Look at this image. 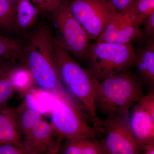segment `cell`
<instances>
[{"label":"cell","instance_id":"7a4b0ae2","mask_svg":"<svg viewBox=\"0 0 154 154\" xmlns=\"http://www.w3.org/2000/svg\"><path fill=\"white\" fill-rule=\"evenodd\" d=\"M56 64L62 84L87 115L97 133H104L103 121L98 116L95 96L99 82L53 38Z\"/></svg>","mask_w":154,"mask_h":154},{"label":"cell","instance_id":"8fae6325","mask_svg":"<svg viewBox=\"0 0 154 154\" xmlns=\"http://www.w3.org/2000/svg\"><path fill=\"white\" fill-rule=\"evenodd\" d=\"M128 124L133 136L143 151L147 146L154 144V120L138 102L130 114Z\"/></svg>","mask_w":154,"mask_h":154},{"label":"cell","instance_id":"d6986e66","mask_svg":"<svg viewBox=\"0 0 154 154\" xmlns=\"http://www.w3.org/2000/svg\"><path fill=\"white\" fill-rule=\"evenodd\" d=\"M17 1L0 0V32H7L14 30V16Z\"/></svg>","mask_w":154,"mask_h":154},{"label":"cell","instance_id":"6da1fadb","mask_svg":"<svg viewBox=\"0 0 154 154\" xmlns=\"http://www.w3.org/2000/svg\"><path fill=\"white\" fill-rule=\"evenodd\" d=\"M20 61L38 87L53 95L71 96L59 76L53 38L48 25L40 23L33 29L25 42Z\"/></svg>","mask_w":154,"mask_h":154},{"label":"cell","instance_id":"9c48e42d","mask_svg":"<svg viewBox=\"0 0 154 154\" xmlns=\"http://www.w3.org/2000/svg\"><path fill=\"white\" fill-rule=\"evenodd\" d=\"M140 27L127 12L119 14L95 42L125 44L141 40L145 37Z\"/></svg>","mask_w":154,"mask_h":154},{"label":"cell","instance_id":"7402d4cb","mask_svg":"<svg viewBox=\"0 0 154 154\" xmlns=\"http://www.w3.org/2000/svg\"><path fill=\"white\" fill-rule=\"evenodd\" d=\"M138 102L154 120V93L152 92L146 95H144L141 97Z\"/></svg>","mask_w":154,"mask_h":154},{"label":"cell","instance_id":"7c38bea8","mask_svg":"<svg viewBox=\"0 0 154 154\" xmlns=\"http://www.w3.org/2000/svg\"><path fill=\"white\" fill-rule=\"evenodd\" d=\"M0 141L24 149L15 108L6 107L0 110Z\"/></svg>","mask_w":154,"mask_h":154},{"label":"cell","instance_id":"f546056e","mask_svg":"<svg viewBox=\"0 0 154 154\" xmlns=\"http://www.w3.org/2000/svg\"><path fill=\"white\" fill-rule=\"evenodd\" d=\"M145 154V152H143V153H138V154Z\"/></svg>","mask_w":154,"mask_h":154},{"label":"cell","instance_id":"484cf974","mask_svg":"<svg viewBox=\"0 0 154 154\" xmlns=\"http://www.w3.org/2000/svg\"><path fill=\"white\" fill-rule=\"evenodd\" d=\"M63 140H59L58 141L47 154H59L61 143Z\"/></svg>","mask_w":154,"mask_h":154},{"label":"cell","instance_id":"277c9868","mask_svg":"<svg viewBox=\"0 0 154 154\" xmlns=\"http://www.w3.org/2000/svg\"><path fill=\"white\" fill-rule=\"evenodd\" d=\"M136 51L131 43L96 42L91 45L84 61L99 82L134 66Z\"/></svg>","mask_w":154,"mask_h":154},{"label":"cell","instance_id":"9a60e30c","mask_svg":"<svg viewBox=\"0 0 154 154\" xmlns=\"http://www.w3.org/2000/svg\"><path fill=\"white\" fill-rule=\"evenodd\" d=\"M59 154H102V152L99 140L96 139H66L61 143Z\"/></svg>","mask_w":154,"mask_h":154},{"label":"cell","instance_id":"83f0119b","mask_svg":"<svg viewBox=\"0 0 154 154\" xmlns=\"http://www.w3.org/2000/svg\"><path fill=\"white\" fill-rule=\"evenodd\" d=\"M7 60L5 59L2 58L0 57V66L3 64V63Z\"/></svg>","mask_w":154,"mask_h":154},{"label":"cell","instance_id":"3957f363","mask_svg":"<svg viewBox=\"0 0 154 154\" xmlns=\"http://www.w3.org/2000/svg\"><path fill=\"white\" fill-rule=\"evenodd\" d=\"M143 95L140 80L125 71L99 82L95 99L97 113L105 119H128L131 106Z\"/></svg>","mask_w":154,"mask_h":154},{"label":"cell","instance_id":"4fadbf2b","mask_svg":"<svg viewBox=\"0 0 154 154\" xmlns=\"http://www.w3.org/2000/svg\"><path fill=\"white\" fill-rule=\"evenodd\" d=\"M39 9L30 0H17L14 19V30L25 32L32 29L38 19Z\"/></svg>","mask_w":154,"mask_h":154},{"label":"cell","instance_id":"ffe728a7","mask_svg":"<svg viewBox=\"0 0 154 154\" xmlns=\"http://www.w3.org/2000/svg\"><path fill=\"white\" fill-rule=\"evenodd\" d=\"M125 12L131 15L141 27L144 20L154 12V0H134Z\"/></svg>","mask_w":154,"mask_h":154},{"label":"cell","instance_id":"4316f807","mask_svg":"<svg viewBox=\"0 0 154 154\" xmlns=\"http://www.w3.org/2000/svg\"><path fill=\"white\" fill-rule=\"evenodd\" d=\"M144 151L145 154H154V144L147 146Z\"/></svg>","mask_w":154,"mask_h":154},{"label":"cell","instance_id":"e0dca14e","mask_svg":"<svg viewBox=\"0 0 154 154\" xmlns=\"http://www.w3.org/2000/svg\"><path fill=\"white\" fill-rule=\"evenodd\" d=\"M15 110L22 138L30 133L43 119L41 114L29 106L25 101Z\"/></svg>","mask_w":154,"mask_h":154},{"label":"cell","instance_id":"cb8c5ba5","mask_svg":"<svg viewBox=\"0 0 154 154\" xmlns=\"http://www.w3.org/2000/svg\"><path fill=\"white\" fill-rule=\"evenodd\" d=\"M0 154H28L25 149L9 143L0 146Z\"/></svg>","mask_w":154,"mask_h":154},{"label":"cell","instance_id":"d4e9b609","mask_svg":"<svg viewBox=\"0 0 154 154\" xmlns=\"http://www.w3.org/2000/svg\"><path fill=\"white\" fill-rule=\"evenodd\" d=\"M134 0H108L110 5L118 13L125 12Z\"/></svg>","mask_w":154,"mask_h":154},{"label":"cell","instance_id":"8992f818","mask_svg":"<svg viewBox=\"0 0 154 154\" xmlns=\"http://www.w3.org/2000/svg\"><path fill=\"white\" fill-rule=\"evenodd\" d=\"M71 0H61L51 13L57 33L54 38L67 51L80 61H84L90 48V39L69 8Z\"/></svg>","mask_w":154,"mask_h":154},{"label":"cell","instance_id":"30bf717a","mask_svg":"<svg viewBox=\"0 0 154 154\" xmlns=\"http://www.w3.org/2000/svg\"><path fill=\"white\" fill-rule=\"evenodd\" d=\"M60 140L51 125L43 120L26 136L22 138L25 151L28 154H47Z\"/></svg>","mask_w":154,"mask_h":154},{"label":"cell","instance_id":"2e32d148","mask_svg":"<svg viewBox=\"0 0 154 154\" xmlns=\"http://www.w3.org/2000/svg\"><path fill=\"white\" fill-rule=\"evenodd\" d=\"M16 63L7 60L0 66V110L7 107L8 102L14 95L16 87L12 74L17 66Z\"/></svg>","mask_w":154,"mask_h":154},{"label":"cell","instance_id":"5bb4252c","mask_svg":"<svg viewBox=\"0 0 154 154\" xmlns=\"http://www.w3.org/2000/svg\"><path fill=\"white\" fill-rule=\"evenodd\" d=\"M136 59L134 66L142 83L149 87L154 85V47L140 48L136 50Z\"/></svg>","mask_w":154,"mask_h":154},{"label":"cell","instance_id":"ac0fdd59","mask_svg":"<svg viewBox=\"0 0 154 154\" xmlns=\"http://www.w3.org/2000/svg\"><path fill=\"white\" fill-rule=\"evenodd\" d=\"M25 42L0 33V57L7 60H20Z\"/></svg>","mask_w":154,"mask_h":154},{"label":"cell","instance_id":"52a82bcc","mask_svg":"<svg viewBox=\"0 0 154 154\" xmlns=\"http://www.w3.org/2000/svg\"><path fill=\"white\" fill-rule=\"evenodd\" d=\"M69 8L85 30L90 40L95 41L119 14L108 0H71Z\"/></svg>","mask_w":154,"mask_h":154},{"label":"cell","instance_id":"f1b7e54d","mask_svg":"<svg viewBox=\"0 0 154 154\" xmlns=\"http://www.w3.org/2000/svg\"><path fill=\"white\" fill-rule=\"evenodd\" d=\"M5 143L1 141H0V146L2 145V144H3V143Z\"/></svg>","mask_w":154,"mask_h":154},{"label":"cell","instance_id":"5b68a950","mask_svg":"<svg viewBox=\"0 0 154 154\" xmlns=\"http://www.w3.org/2000/svg\"><path fill=\"white\" fill-rule=\"evenodd\" d=\"M51 109V125L58 136L62 139L88 138L96 139L97 131L88 124L89 119L74 100L54 95Z\"/></svg>","mask_w":154,"mask_h":154},{"label":"cell","instance_id":"603a6c76","mask_svg":"<svg viewBox=\"0 0 154 154\" xmlns=\"http://www.w3.org/2000/svg\"><path fill=\"white\" fill-rule=\"evenodd\" d=\"M142 25H143V28L141 30L145 38L154 36V12L144 20Z\"/></svg>","mask_w":154,"mask_h":154},{"label":"cell","instance_id":"44dd1931","mask_svg":"<svg viewBox=\"0 0 154 154\" xmlns=\"http://www.w3.org/2000/svg\"><path fill=\"white\" fill-rule=\"evenodd\" d=\"M61 0H32L39 9L45 13L51 14L58 6Z\"/></svg>","mask_w":154,"mask_h":154},{"label":"cell","instance_id":"ba28073f","mask_svg":"<svg viewBox=\"0 0 154 154\" xmlns=\"http://www.w3.org/2000/svg\"><path fill=\"white\" fill-rule=\"evenodd\" d=\"M128 119H104L105 137L99 141L102 154H137L143 151L133 136Z\"/></svg>","mask_w":154,"mask_h":154}]
</instances>
